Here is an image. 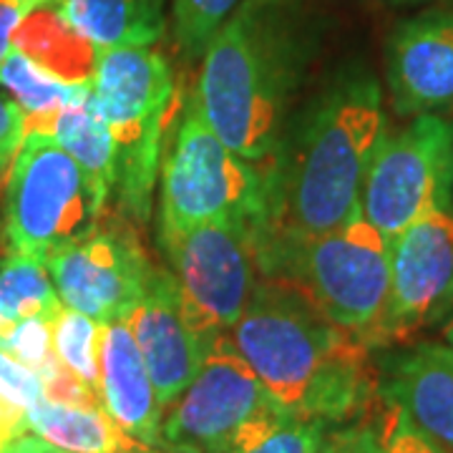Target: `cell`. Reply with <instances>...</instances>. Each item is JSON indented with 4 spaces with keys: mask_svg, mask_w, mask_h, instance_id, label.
I'll list each match as a JSON object with an SVG mask.
<instances>
[{
    "mask_svg": "<svg viewBox=\"0 0 453 453\" xmlns=\"http://www.w3.org/2000/svg\"><path fill=\"white\" fill-rule=\"evenodd\" d=\"M383 134L378 79L368 68L340 71L262 172L265 211L255 237H315L353 217Z\"/></svg>",
    "mask_w": 453,
    "mask_h": 453,
    "instance_id": "obj_1",
    "label": "cell"
},
{
    "mask_svg": "<svg viewBox=\"0 0 453 453\" xmlns=\"http://www.w3.org/2000/svg\"><path fill=\"white\" fill-rule=\"evenodd\" d=\"M226 335L290 416L335 426L363 418L380 395L371 348L273 280Z\"/></svg>",
    "mask_w": 453,
    "mask_h": 453,
    "instance_id": "obj_2",
    "label": "cell"
},
{
    "mask_svg": "<svg viewBox=\"0 0 453 453\" xmlns=\"http://www.w3.org/2000/svg\"><path fill=\"white\" fill-rule=\"evenodd\" d=\"M308 56L292 0H242L210 41L195 101L240 159L273 162Z\"/></svg>",
    "mask_w": 453,
    "mask_h": 453,
    "instance_id": "obj_3",
    "label": "cell"
},
{
    "mask_svg": "<svg viewBox=\"0 0 453 453\" xmlns=\"http://www.w3.org/2000/svg\"><path fill=\"white\" fill-rule=\"evenodd\" d=\"M259 275L297 292L330 323L383 345L390 295V242L360 210L325 234L257 240Z\"/></svg>",
    "mask_w": 453,
    "mask_h": 453,
    "instance_id": "obj_4",
    "label": "cell"
},
{
    "mask_svg": "<svg viewBox=\"0 0 453 453\" xmlns=\"http://www.w3.org/2000/svg\"><path fill=\"white\" fill-rule=\"evenodd\" d=\"M174 76L154 46L98 50L91 104L116 146V187L121 210L146 222L159 172L162 136Z\"/></svg>",
    "mask_w": 453,
    "mask_h": 453,
    "instance_id": "obj_5",
    "label": "cell"
},
{
    "mask_svg": "<svg viewBox=\"0 0 453 453\" xmlns=\"http://www.w3.org/2000/svg\"><path fill=\"white\" fill-rule=\"evenodd\" d=\"M106 202L94 179L53 136L28 134L8 181V242L18 255L46 262L53 252L88 237Z\"/></svg>",
    "mask_w": 453,
    "mask_h": 453,
    "instance_id": "obj_6",
    "label": "cell"
},
{
    "mask_svg": "<svg viewBox=\"0 0 453 453\" xmlns=\"http://www.w3.org/2000/svg\"><path fill=\"white\" fill-rule=\"evenodd\" d=\"M262 211L265 174L211 131L192 96L162 169L159 232L226 219L259 226Z\"/></svg>",
    "mask_w": 453,
    "mask_h": 453,
    "instance_id": "obj_7",
    "label": "cell"
},
{
    "mask_svg": "<svg viewBox=\"0 0 453 453\" xmlns=\"http://www.w3.org/2000/svg\"><path fill=\"white\" fill-rule=\"evenodd\" d=\"M255 229L226 219L159 232L181 312L207 348L234 327L257 292Z\"/></svg>",
    "mask_w": 453,
    "mask_h": 453,
    "instance_id": "obj_8",
    "label": "cell"
},
{
    "mask_svg": "<svg viewBox=\"0 0 453 453\" xmlns=\"http://www.w3.org/2000/svg\"><path fill=\"white\" fill-rule=\"evenodd\" d=\"M453 124L438 113L413 116L383 134L360 192V214L388 242L426 214L446 210Z\"/></svg>",
    "mask_w": 453,
    "mask_h": 453,
    "instance_id": "obj_9",
    "label": "cell"
},
{
    "mask_svg": "<svg viewBox=\"0 0 453 453\" xmlns=\"http://www.w3.org/2000/svg\"><path fill=\"white\" fill-rule=\"evenodd\" d=\"M277 408L225 333L210 345L195 380L164 411L162 443L177 453H225L250 423Z\"/></svg>",
    "mask_w": 453,
    "mask_h": 453,
    "instance_id": "obj_10",
    "label": "cell"
},
{
    "mask_svg": "<svg viewBox=\"0 0 453 453\" xmlns=\"http://www.w3.org/2000/svg\"><path fill=\"white\" fill-rule=\"evenodd\" d=\"M453 312V214L436 210L390 242V295L383 345Z\"/></svg>",
    "mask_w": 453,
    "mask_h": 453,
    "instance_id": "obj_11",
    "label": "cell"
},
{
    "mask_svg": "<svg viewBox=\"0 0 453 453\" xmlns=\"http://www.w3.org/2000/svg\"><path fill=\"white\" fill-rule=\"evenodd\" d=\"M46 267L64 308L106 325L129 318L144 295L151 262L129 232L94 229L49 255Z\"/></svg>",
    "mask_w": 453,
    "mask_h": 453,
    "instance_id": "obj_12",
    "label": "cell"
},
{
    "mask_svg": "<svg viewBox=\"0 0 453 453\" xmlns=\"http://www.w3.org/2000/svg\"><path fill=\"white\" fill-rule=\"evenodd\" d=\"M386 76L398 116L453 109L451 11H426L398 23L386 50Z\"/></svg>",
    "mask_w": 453,
    "mask_h": 453,
    "instance_id": "obj_13",
    "label": "cell"
},
{
    "mask_svg": "<svg viewBox=\"0 0 453 453\" xmlns=\"http://www.w3.org/2000/svg\"><path fill=\"white\" fill-rule=\"evenodd\" d=\"M127 323L144 357L159 405L166 411L195 380L210 350L187 323L169 270L151 265L144 295L134 305Z\"/></svg>",
    "mask_w": 453,
    "mask_h": 453,
    "instance_id": "obj_14",
    "label": "cell"
},
{
    "mask_svg": "<svg viewBox=\"0 0 453 453\" xmlns=\"http://www.w3.org/2000/svg\"><path fill=\"white\" fill-rule=\"evenodd\" d=\"M98 395L101 408L124 434L142 446L164 449V408L127 320L101 325Z\"/></svg>",
    "mask_w": 453,
    "mask_h": 453,
    "instance_id": "obj_15",
    "label": "cell"
},
{
    "mask_svg": "<svg viewBox=\"0 0 453 453\" xmlns=\"http://www.w3.org/2000/svg\"><path fill=\"white\" fill-rule=\"evenodd\" d=\"M380 393L395 401L421 431L453 453V350L413 345L383 365Z\"/></svg>",
    "mask_w": 453,
    "mask_h": 453,
    "instance_id": "obj_16",
    "label": "cell"
},
{
    "mask_svg": "<svg viewBox=\"0 0 453 453\" xmlns=\"http://www.w3.org/2000/svg\"><path fill=\"white\" fill-rule=\"evenodd\" d=\"M56 5L68 26L98 50L154 46L164 33L159 0H61Z\"/></svg>",
    "mask_w": 453,
    "mask_h": 453,
    "instance_id": "obj_17",
    "label": "cell"
},
{
    "mask_svg": "<svg viewBox=\"0 0 453 453\" xmlns=\"http://www.w3.org/2000/svg\"><path fill=\"white\" fill-rule=\"evenodd\" d=\"M13 49L65 83H91L98 49L73 31L58 5H41L23 18L13 35Z\"/></svg>",
    "mask_w": 453,
    "mask_h": 453,
    "instance_id": "obj_18",
    "label": "cell"
},
{
    "mask_svg": "<svg viewBox=\"0 0 453 453\" xmlns=\"http://www.w3.org/2000/svg\"><path fill=\"white\" fill-rule=\"evenodd\" d=\"M28 434L64 453H127L142 443L124 434L104 408L38 401L26 413Z\"/></svg>",
    "mask_w": 453,
    "mask_h": 453,
    "instance_id": "obj_19",
    "label": "cell"
},
{
    "mask_svg": "<svg viewBox=\"0 0 453 453\" xmlns=\"http://www.w3.org/2000/svg\"><path fill=\"white\" fill-rule=\"evenodd\" d=\"M0 86L8 91V96L18 104L26 121L28 134H46L50 136L56 119L65 106L83 98L91 91V83H65L41 65H35L18 49L0 61Z\"/></svg>",
    "mask_w": 453,
    "mask_h": 453,
    "instance_id": "obj_20",
    "label": "cell"
},
{
    "mask_svg": "<svg viewBox=\"0 0 453 453\" xmlns=\"http://www.w3.org/2000/svg\"><path fill=\"white\" fill-rule=\"evenodd\" d=\"M61 310L64 303L43 259L11 252L0 262V345L20 323L33 318L56 320Z\"/></svg>",
    "mask_w": 453,
    "mask_h": 453,
    "instance_id": "obj_21",
    "label": "cell"
},
{
    "mask_svg": "<svg viewBox=\"0 0 453 453\" xmlns=\"http://www.w3.org/2000/svg\"><path fill=\"white\" fill-rule=\"evenodd\" d=\"M50 136L79 162L83 172L94 179L98 192L109 199L116 187V146L91 104V91L65 106L56 119Z\"/></svg>",
    "mask_w": 453,
    "mask_h": 453,
    "instance_id": "obj_22",
    "label": "cell"
},
{
    "mask_svg": "<svg viewBox=\"0 0 453 453\" xmlns=\"http://www.w3.org/2000/svg\"><path fill=\"white\" fill-rule=\"evenodd\" d=\"M357 453H451L421 431L395 401L383 393L356 423Z\"/></svg>",
    "mask_w": 453,
    "mask_h": 453,
    "instance_id": "obj_23",
    "label": "cell"
},
{
    "mask_svg": "<svg viewBox=\"0 0 453 453\" xmlns=\"http://www.w3.org/2000/svg\"><path fill=\"white\" fill-rule=\"evenodd\" d=\"M98 348L101 325L76 310H61L53 323V353L94 395H98Z\"/></svg>",
    "mask_w": 453,
    "mask_h": 453,
    "instance_id": "obj_24",
    "label": "cell"
},
{
    "mask_svg": "<svg viewBox=\"0 0 453 453\" xmlns=\"http://www.w3.org/2000/svg\"><path fill=\"white\" fill-rule=\"evenodd\" d=\"M327 423L297 418L285 411L252 426L240 443L225 453H318Z\"/></svg>",
    "mask_w": 453,
    "mask_h": 453,
    "instance_id": "obj_25",
    "label": "cell"
},
{
    "mask_svg": "<svg viewBox=\"0 0 453 453\" xmlns=\"http://www.w3.org/2000/svg\"><path fill=\"white\" fill-rule=\"evenodd\" d=\"M242 0H174V41L184 58L204 56L210 41Z\"/></svg>",
    "mask_w": 453,
    "mask_h": 453,
    "instance_id": "obj_26",
    "label": "cell"
},
{
    "mask_svg": "<svg viewBox=\"0 0 453 453\" xmlns=\"http://www.w3.org/2000/svg\"><path fill=\"white\" fill-rule=\"evenodd\" d=\"M53 323L56 320H49V318H33V320L20 323L0 345V350L18 360L20 365L31 368L41 378V372L49 371L50 363L56 360Z\"/></svg>",
    "mask_w": 453,
    "mask_h": 453,
    "instance_id": "obj_27",
    "label": "cell"
},
{
    "mask_svg": "<svg viewBox=\"0 0 453 453\" xmlns=\"http://www.w3.org/2000/svg\"><path fill=\"white\" fill-rule=\"evenodd\" d=\"M0 398L20 405L26 413L38 401L46 398L43 395L41 378L31 368L20 365L18 360H13V357L8 356V353H3V350H0Z\"/></svg>",
    "mask_w": 453,
    "mask_h": 453,
    "instance_id": "obj_28",
    "label": "cell"
},
{
    "mask_svg": "<svg viewBox=\"0 0 453 453\" xmlns=\"http://www.w3.org/2000/svg\"><path fill=\"white\" fill-rule=\"evenodd\" d=\"M23 139H26L23 113L13 98L0 91V177L8 169V164L16 159Z\"/></svg>",
    "mask_w": 453,
    "mask_h": 453,
    "instance_id": "obj_29",
    "label": "cell"
},
{
    "mask_svg": "<svg viewBox=\"0 0 453 453\" xmlns=\"http://www.w3.org/2000/svg\"><path fill=\"white\" fill-rule=\"evenodd\" d=\"M61 0H0V61L13 49V35L31 11Z\"/></svg>",
    "mask_w": 453,
    "mask_h": 453,
    "instance_id": "obj_30",
    "label": "cell"
},
{
    "mask_svg": "<svg viewBox=\"0 0 453 453\" xmlns=\"http://www.w3.org/2000/svg\"><path fill=\"white\" fill-rule=\"evenodd\" d=\"M28 431L26 423V411L20 405L11 403L5 398H0V453L5 451L20 434Z\"/></svg>",
    "mask_w": 453,
    "mask_h": 453,
    "instance_id": "obj_31",
    "label": "cell"
},
{
    "mask_svg": "<svg viewBox=\"0 0 453 453\" xmlns=\"http://www.w3.org/2000/svg\"><path fill=\"white\" fill-rule=\"evenodd\" d=\"M318 453H356V423L342 428H327Z\"/></svg>",
    "mask_w": 453,
    "mask_h": 453,
    "instance_id": "obj_32",
    "label": "cell"
},
{
    "mask_svg": "<svg viewBox=\"0 0 453 453\" xmlns=\"http://www.w3.org/2000/svg\"><path fill=\"white\" fill-rule=\"evenodd\" d=\"M46 451H49V443L26 431V434H20V436H18L3 453H46Z\"/></svg>",
    "mask_w": 453,
    "mask_h": 453,
    "instance_id": "obj_33",
    "label": "cell"
},
{
    "mask_svg": "<svg viewBox=\"0 0 453 453\" xmlns=\"http://www.w3.org/2000/svg\"><path fill=\"white\" fill-rule=\"evenodd\" d=\"M446 211L453 214V142H451V164H449V184H446Z\"/></svg>",
    "mask_w": 453,
    "mask_h": 453,
    "instance_id": "obj_34",
    "label": "cell"
},
{
    "mask_svg": "<svg viewBox=\"0 0 453 453\" xmlns=\"http://www.w3.org/2000/svg\"><path fill=\"white\" fill-rule=\"evenodd\" d=\"M443 342H446V348H451L453 350V318L446 323V327H443Z\"/></svg>",
    "mask_w": 453,
    "mask_h": 453,
    "instance_id": "obj_35",
    "label": "cell"
},
{
    "mask_svg": "<svg viewBox=\"0 0 453 453\" xmlns=\"http://www.w3.org/2000/svg\"><path fill=\"white\" fill-rule=\"evenodd\" d=\"M127 453H177V451H162V449H149V446H139V449H134V451H127Z\"/></svg>",
    "mask_w": 453,
    "mask_h": 453,
    "instance_id": "obj_36",
    "label": "cell"
},
{
    "mask_svg": "<svg viewBox=\"0 0 453 453\" xmlns=\"http://www.w3.org/2000/svg\"><path fill=\"white\" fill-rule=\"evenodd\" d=\"M46 453H64V451H58V449H53V446H49V451Z\"/></svg>",
    "mask_w": 453,
    "mask_h": 453,
    "instance_id": "obj_37",
    "label": "cell"
},
{
    "mask_svg": "<svg viewBox=\"0 0 453 453\" xmlns=\"http://www.w3.org/2000/svg\"><path fill=\"white\" fill-rule=\"evenodd\" d=\"M356 453H357V446H356Z\"/></svg>",
    "mask_w": 453,
    "mask_h": 453,
    "instance_id": "obj_38",
    "label": "cell"
},
{
    "mask_svg": "<svg viewBox=\"0 0 453 453\" xmlns=\"http://www.w3.org/2000/svg\"><path fill=\"white\" fill-rule=\"evenodd\" d=\"M401 3H403V0H401Z\"/></svg>",
    "mask_w": 453,
    "mask_h": 453,
    "instance_id": "obj_39",
    "label": "cell"
}]
</instances>
